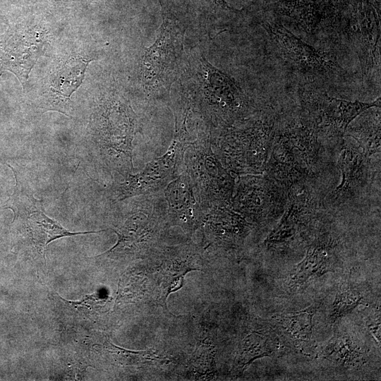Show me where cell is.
<instances>
[{
    "instance_id": "cell-14",
    "label": "cell",
    "mask_w": 381,
    "mask_h": 381,
    "mask_svg": "<svg viewBox=\"0 0 381 381\" xmlns=\"http://www.w3.org/2000/svg\"><path fill=\"white\" fill-rule=\"evenodd\" d=\"M201 225L215 242L226 246L241 243L251 230V224L228 205L210 208Z\"/></svg>"
},
{
    "instance_id": "cell-21",
    "label": "cell",
    "mask_w": 381,
    "mask_h": 381,
    "mask_svg": "<svg viewBox=\"0 0 381 381\" xmlns=\"http://www.w3.org/2000/svg\"><path fill=\"white\" fill-rule=\"evenodd\" d=\"M325 351L328 356L334 355V358L343 363L350 362L358 354L356 348L352 346L351 341L345 338L332 339Z\"/></svg>"
},
{
    "instance_id": "cell-22",
    "label": "cell",
    "mask_w": 381,
    "mask_h": 381,
    "mask_svg": "<svg viewBox=\"0 0 381 381\" xmlns=\"http://www.w3.org/2000/svg\"><path fill=\"white\" fill-rule=\"evenodd\" d=\"M109 349L112 350L113 353H117L118 358L123 363L127 364L140 363L158 359V357L152 351L135 352L126 351L113 344L109 345Z\"/></svg>"
},
{
    "instance_id": "cell-13",
    "label": "cell",
    "mask_w": 381,
    "mask_h": 381,
    "mask_svg": "<svg viewBox=\"0 0 381 381\" xmlns=\"http://www.w3.org/2000/svg\"><path fill=\"white\" fill-rule=\"evenodd\" d=\"M338 159L341 181L333 195L339 201L356 198L367 186L370 173V160L362 149L344 138Z\"/></svg>"
},
{
    "instance_id": "cell-3",
    "label": "cell",
    "mask_w": 381,
    "mask_h": 381,
    "mask_svg": "<svg viewBox=\"0 0 381 381\" xmlns=\"http://www.w3.org/2000/svg\"><path fill=\"white\" fill-rule=\"evenodd\" d=\"M135 197L126 205L121 221L113 229L118 236L116 243L102 255L135 258L157 243L160 231L168 222L163 191Z\"/></svg>"
},
{
    "instance_id": "cell-23",
    "label": "cell",
    "mask_w": 381,
    "mask_h": 381,
    "mask_svg": "<svg viewBox=\"0 0 381 381\" xmlns=\"http://www.w3.org/2000/svg\"><path fill=\"white\" fill-rule=\"evenodd\" d=\"M75 0H0V6L12 5L14 6L40 5L48 6H67Z\"/></svg>"
},
{
    "instance_id": "cell-20",
    "label": "cell",
    "mask_w": 381,
    "mask_h": 381,
    "mask_svg": "<svg viewBox=\"0 0 381 381\" xmlns=\"http://www.w3.org/2000/svg\"><path fill=\"white\" fill-rule=\"evenodd\" d=\"M363 296L356 285L350 281L343 283L336 295L331 315L332 321L334 322L350 313L363 300Z\"/></svg>"
},
{
    "instance_id": "cell-7",
    "label": "cell",
    "mask_w": 381,
    "mask_h": 381,
    "mask_svg": "<svg viewBox=\"0 0 381 381\" xmlns=\"http://www.w3.org/2000/svg\"><path fill=\"white\" fill-rule=\"evenodd\" d=\"M191 143L174 135L169 149L162 156L148 162L138 173L127 174L123 182L114 186L111 193V203L163 191L184 171V152Z\"/></svg>"
},
{
    "instance_id": "cell-25",
    "label": "cell",
    "mask_w": 381,
    "mask_h": 381,
    "mask_svg": "<svg viewBox=\"0 0 381 381\" xmlns=\"http://www.w3.org/2000/svg\"><path fill=\"white\" fill-rule=\"evenodd\" d=\"M1 20H4V17H2V16H1V13H0V21H1Z\"/></svg>"
},
{
    "instance_id": "cell-4",
    "label": "cell",
    "mask_w": 381,
    "mask_h": 381,
    "mask_svg": "<svg viewBox=\"0 0 381 381\" xmlns=\"http://www.w3.org/2000/svg\"><path fill=\"white\" fill-rule=\"evenodd\" d=\"M184 170L190 176L205 212L230 205L236 179L214 154L210 135H198L186 149Z\"/></svg>"
},
{
    "instance_id": "cell-12",
    "label": "cell",
    "mask_w": 381,
    "mask_h": 381,
    "mask_svg": "<svg viewBox=\"0 0 381 381\" xmlns=\"http://www.w3.org/2000/svg\"><path fill=\"white\" fill-rule=\"evenodd\" d=\"M168 222L190 230L202 224L205 212L202 207L193 183L184 170L163 190Z\"/></svg>"
},
{
    "instance_id": "cell-6",
    "label": "cell",
    "mask_w": 381,
    "mask_h": 381,
    "mask_svg": "<svg viewBox=\"0 0 381 381\" xmlns=\"http://www.w3.org/2000/svg\"><path fill=\"white\" fill-rule=\"evenodd\" d=\"M184 29L177 18L163 12V23L155 43L148 47L142 63L144 86L155 94L169 87L179 73L183 52Z\"/></svg>"
},
{
    "instance_id": "cell-2",
    "label": "cell",
    "mask_w": 381,
    "mask_h": 381,
    "mask_svg": "<svg viewBox=\"0 0 381 381\" xmlns=\"http://www.w3.org/2000/svg\"><path fill=\"white\" fill-rule=\"evenodd\" d=\"M274 123L268 119L252 121L243 128H227L217 136H211L214 154L232 174H260L265 171Z\"/></svg>"
},
{
    "instance_id": "cell-15",
    "label": "cell",
    "mask_w": 381,
    "mask_h": 381,
    "mask_svg": "<svg viewBox=\"0 0 381 381\" xmlns=\"http://www.w3.org/2000/svg\"><path fill=\"white\" fill-rule=\"evenodd\" d=\"M87 62L83 59H71L52 74L47 109L68 114L71 94L80 85Z\"/></svg>"
},
{
    "instance_id": "cell-11",
    "label": "cell",
    "mask_w": 381,
    "mask_h": 381,
    "mask_svg": "<svg viewBox=\"0 0 381 381\" xmlns=\"http://www.w3.org/2000/svg\"><path fill=\"white\" fill-rule=\"evenodd\" d=\"M306 182L298 183L288 189L283 215L277 226L267 236L265 244L271 246L290 241L305 229L316 216L318 202Z\"/></svg>"
},
{
    "instance_id": "cell-8",
    "label": "cell",
    "mask_w": 381,
    "mask_h": 381,
    "mask_svg": "<svg viewBox=\"0 0 381 381\" xmlns=\"http://www.w3.org/2000/svg\"><path fill=\"white\" fill-rule=\"evenodd\" d=\"M231 207L248 222L260 223L283 213L288 190L266 174L237 176Z\"/></svg>"
},
{
    "instance_id": "cell-1",
    "label": "cell",
    "mask_w": 381,
    "mask_h": 381,
    "mask_svg": "<svg viewBox=\"0 0 381 381\" xmlns=\"http://www.w3.org/2000/svg\"><path fill=\"white\" fill-rule=\"evenodd\" d=\"M321 143L313 130L301 117L282 128H275L265 174L287 190L307 181L318 173Z\"/></svg>"
},
{
    "instance_id": "cell-16",
    "label": "cell",
    "mask_w": 381,
    "mask_h": 381,
    "mask_svg": "<svg viewBox=\"0 0 381 381\" xmlns=\"http://www.w3.org/2000/svg\"><path fill=\"white\" fill-rule=\"evenodd\" d=\"M334 256L333 243L318 239L308 248L304 259L298 263L290 274L292 286L301 285L312 276L327 270Z\"/></svg>"
},
{
    "instance_id": "cell-18",
    "label": "cell",
    "mask_w": 381,
    "mask_h": 381,
    "mask_svg": "<svg viewBox=\"0 0 381 381\" xmlns=\"http://www.w3.org/2000/svg\"><path fill=\"white\" fill-rule=\"evenodd\" d=\"M315 312L312 306L301 311L279 315L277 320L292 338L306 341L311 337Z\"/></svg>"
},
{
    "instance_id": "cell-9",
    "label": "cell",
    "mask_w": 381,
    "mask_h": 381,
    "mask_svg": "<svg viewBox=\"0 0 381 381\" xmlns=\"http://www.w3.org/2000/svg\"><path fill=\"white\" fill-rule=\"evenodd\" d=\"M277 56L292 71L308 77L339 73V66L326 54L298 38L278 23L262 24Z\"/></svg>"
},
{
    "instance_id": "cell-5",
    "label": "cell",
    "mask_w": 381,
    "mask_h": 381,
    "mask_svg": "<svg viewBox=\"0 0 381 381\" xmlns=\"http://www.w3.org/2000/svg\"><path fill=\"white\" fill-rule=\"evenodd\" d=\"M301 117L318 138L342 143L347 128L365 110L380 107V97L373 102H351L309 90L301 92Z\"/></svg>"
},
{
    "instance_id": "cell-19",
    "label": "cell",
    "mask_w": 381,
    "mask_h": 381,
    "mask_svg": "<svg viewBox=\"0 0 381 381\" xmlns=\"http://www.w3.org/2000/svg\"><path fill=\"white\" fill-rule=\"evenodd\" d=\"M272 341L263 333L252 332L242 341L238 358V366L243 370L254 360L270 356L272 351Z\"/></svg>"
},
{
    "instance_id": "cell-17",
    "label": "cell",
    "mask_w": 381,
    "mask_h": 381,
    "mask_svg": "<svg viewBox=\"0 0 381 381\" xmlns=\"http://www.w3.org/2000/svg\"><path fill=\"white\" fill-rule=\"evenodd\" d=\"M368 113L363 111L356 122L349 124L346 132L369 157L380 153V107Z\"/></svg>"
},
{
    "instance_id": "cell-10",
    "label": "cell",
    "mask_w": 381,
    "mask_h": 381,
    "mask_svg": "<svg viewBox=\"0 0 381 381\" xmlns=\"http://www.w3.org/2000/svg\"><path fill=\"white\" fill-rule=\"evenodd\" d=\"M15 176L16 185L14 191L3 208L12 210L13 221L25 222L31 241L40 253H44L47 245L57 238L104 231L71 232L56 220L48 217L44 211L42 200L36 199L31 189L17 176Z\"/></svg>"
},
{
    "instance_id": "cell-24",
    "label": "cell",
    "mask_w": 381,
    "mask_h": 381,
    "mask_svg": "<svg viewBox=\"0 0 381 381\" xmlns=\"http://www.w3.org/2000/svg\"><path fill=\"white\" fill-rule=\"evenodd\" d=\"M217 1H219V3L221 5H222V6H226V7H228V8H229V6H227V4H226V2L224 1V0H217Z\"/></svg>"
}]
</instances>
